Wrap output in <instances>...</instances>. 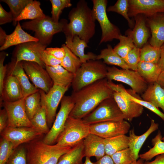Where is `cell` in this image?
Listing matches in <instances>:
<instances>
[{"label": "cell", "instance_id": "obj_1", "mask_svg": "<svg viewBox=\"0 0 164 164\" xmlns=\"http://www.w3.org/2000/svg\"><path fill=\"white\" fill-rule=\"evenodd\" d=\"M113 93L106 78L96 81L78 91H73L70 96L74 106L69 116L82 119L103 101L113 97Z\"/></svg>", "mask_w": 164, "mask_h": 164}, {"label": "cell", "instance_id": "obj_2", "mask_svg": "<svg viewBox=\"0 0 164 164\" xmlns=\"http://www.w3.org/2000/svg\"><path fill=\"white\" fill-rule=\"evenodd\" d=\"M68 18L70 22L66 24L63 32L66 37L77 36L87 44L95 33L96 20L87 2L79 1L70 12Z\"/></svg>", "mask_w": 164, "mask_h": 164}, {"label": "cell", "instance_id": "obj_3", "mask_svg": "<svg viewBox=\"0 0 164 164\" xmlns=\"http://www.w3.org/2000/svg\"><path fill=\"white\" fill-rule=\"evenodd\" d=\"M71 148L49 145L36 139L25 147L27 164H57L61 157Z\"/></svg>", "mask_w": 164, "mask_h": 164}, {"label": "cell", "instance_id": "obj_4", "mask_svg": "<svg viewBox=\"0 0 164 164\" xmlns=\"http://www.w3.org/2000/svg\"><path fill=\"white\" fill-rule=\"evenodd\" d=\"M67 23L65 19H62L56 22L49 16L24 22L22 28L35 32L34 37L43 44L47 46L51 42L53 36L63 32V28Z\"/></svg>", "mask_w": 164, "mask_h": 164}, {"label": "cell", "instance_id": "obj_5", "mask_svg": "<svg viewBox=\"0 0 164 164\" xmlns=\"http://www.w3.org/2000/svg\"><path fill=\"white\" fill-rule=\"evenodd\" d=\"M107 66L101 60H90L82 63L75 75L71 86L78 91L96 81L106 78Z\"/></svg>", "mask_w": 164, "mask_h": 164}, {"label": "cell", "instance_id": "obj_6", "mask_svg": "<svg viewBox=\"0 0 164 164\" xmlns=\"http://www.w3.org/2000/svg\"><path fill=\"white\" fill-rule=\"evenodd\" d=\"M90 133V125L84 123L82 119L69 116L56 144L62 147H72Z\"/></svg>", "mask_w": 164, "mask_h": 164}, {"label": "cell", "instance_id": "obj_7", "mask_svg": "<svg viewBox=\"0 0 164 164\" xmlns=\"http://www.w3.org/2000/svg\"><path fill=\"white\" fill-rule=\"evenodd\" d=\"M86 124L125 120V117L113 97L106 98L82 119Z\"/></svg>", "mask_w": 164, "mask_h": 164}, {"label": "cell", "instance_id": "obj_8", "mask_svg": "<svg viewBox=\"0 0 164 164\" xmlns=\"http://www.w3.org/2000/svg\"><path fill=\"white\" fill-rule=\"evenodd\" d=\"M92 9L96 20L99 22L102 31L99 45L103 43L118 39L121 35L119 28L109 20L106 13L107 0H93Z\"/></svg>", "mask_w": 164, "mask_h": 164}, {"label": "cell", "instance_id": "obj_9", "mask_svg": "<svg viewBox=\"0 0 164 164\" xmlns=\"http://www.w3.org/2000/svg\"><path fill=\"white\" fill-rule=\"evenodd\" d=\"M106 78L114 80L129 85L133 91L142 94L147 89L148 84L136 71L130 69H119L113 66L107 67Z\"/></svg>", "mask_w": 164, "mask_h": 164}, {"label": "cell", "instance_id": "obj_10", "mask_svg": "<svg viewBox=\"0 0 164 164\" xmlns=\"http://www.w3.org/2000/svg\"><path fill=\"white\" fill-rule=\"evenodd\" d=\"M60 109L49 133L43 140L45 143L53 145L63 131L66 120L74 106L71 97L64 96L61 101Z\"/></svg>", "mask_w": 164, "mask_h": 164}, {"label": "cell", "instance_id": "obj_11", "mask_svg": "<svg viewBox=\"0 0 164 164\" xmlns=\"http://www.w3.org/2000/svg\"><path fill=\"white\" fill-rule=\"evenodd\" d=\"M69 88L53 85L47 94L39 89L41 95V103L45 106L47 121L49 126H52L56 116L60 103Z\"/></svg>", "mask_w": 164, "mask_h": 164}, {"label": "cell", "instance_id": "obj_12", "mask_svg": "<svg viewBox=\"0 0 164 164\" xmlns=\"http://www.w3.org/2000/svg\"><path fill=\"white\" fill-rule=\"evenodd\" d=\"M24 69L33 85L47 93L53 85L46 70L37 63L22 61Z\"/></svg>", "mask_w": 164, "mask_h": 164}, {"label": "cell", "instance_id": "obj_13", "mask_svg": "<svg viewBox=\"0 0 164 164\" xmlns=\"http://www.w3.org/2000/svg\"><path fill=\"white\" fill-rule=\"evenodd\" d=\"M47 46L39 41L26 42L16 46L13 52V59L16 62H33L37 63L44 68L45 65L41 60L40 53Z\"/></svg>", "mask_w": 164, "mask_h": 164}, {"label": "cell", "instance_id": "obj_14", "mask_svg": "<svg viewBox=\"0 0 164 164\" xmlns=\"http://www.w3.org/2000/svg\"><path fill=\"white\" fill-rule=\"evenodd\" d=\"M25 98L12 102L2 104L8 117V127H33L26 111Z\"/></svg>", "mask_w": 164, "mask_h": 164}, {"label": "cell", "instance_id": "obj_15", "mask_svg": "<svg viewBox=\"0 0 164 164\" xmlns=\"http://www.w3.org/2000/svg\"><path fill=\"white\" fill-rule=\"evenodd\" d=\"M130 128V124L125 120L105 121L90 125V133L106 139L125 135Z\"/></svg>", "mask_w": 164, "mask_h": 164}, {"label": "cell", "instance_id": "obj_16", "mask_svg": "<svg viewBox=\"0 0 164 164\" xmlns=\"http://www.w3.org/2000/svg\"><path fill=\"white\" fill-rule=\"evenodd\" d=\"M0 134L2 137L12 142L16 148L23 143L37 139L43 134L33 127H7Z\"/></svg>", "mask_w": 164, "mask_h": 164}, {"label": "cell", "instance_id": "obj_17", "mask_svg": "<svg viewBox=\"0 0 164 164\" xmlns=\"http://www.w3.org/2000/svg\"><path fill=\"white\" fill-rule=\"evenodd\" d=\"M129 17L142 15L149 17L164 13V0H128Z\"/></svg>", "mask_w": 164, "mask_h": 164}, {"label": "cell", "instance_id": "obj_18", "mask_svg": "<svg viewBox=\"0 0 164 164\" xmlns=\"http://www.w3.org/2000/svg\"><path fill=\"white\" fill-rule=\"evenodd\" d=\"M113 97L125 117V120L132 121L142 114L143 107L134 101L122 92L113 91Z\"/></svg>", "mask_w": 164, "mask_h": 164}, {"label": "cell", "instance_id": "obj_19", "mask_svg": "<svg viewBox=\"0 0 164 164\" xmlns=\"http://www.w3.org/2000/svg\"><path fill=\"white\" fill-rule=\"evenodd\" d=\"M7 71L9 74L16 77L22 87L23 97L35 93L39 90L29 81L23 67L22 62H16L12 59L7 65Z\"/></svg>", "mask_w": 164, "mask_h": 164}, {"label": "cell", "instance_id": "obj_20", "mask_svg": "<svg viewBox=\"0 0 164 164\" xmlns=\"http://www.w3.org/2000/svg\"><path fill=\"white\" fill-rule=\"evenodd\" d=\"M146 20L151 33L150 44L160 48L164 44V13H158L146 17Z\"/></svg>", "mask_w": 164, "mask_h": 164}, {"label": "cell", "instance_id": "obj_21", "mask_svg": "<svg viewBox=\"0 0 164 164\" xmlns=\"http://www.w3.org/2000/svg\"><path fill=\"white\" fill-rule=\"evenodd\" d=\"M135 17V23L134 28L128 31V35L131 37L135 45L141 49L147 43L149 37V31L144 15H138Z\"/></svg>", "mask_w": 164, "mask_h": 164}, {"label": "cell", "instance_id": "obj_22", "mask_svg": "<svg viewBox=\"0 0 164 164\" xmlns=\"http://www.w3.org/2000/svg\"><path fill=\"white\" fill-rule=\"evenodd\" d=\"M159 124L152 119L151 125L147 131L140 135H135L133 129L129 131V148L130 150L131 156L134 161L138 160L139 157V153L144 143L152 132L158 129Z\"/></svg>", "mask_w": 164, "mask_h": 164}, {"label": "cell", "instance_id": "obj_23", "mask_svg": "<svg viewBox=\"0 0 164 164\" xmlns=\"http://www.w3.org/2000/svg\"><path fill=\"white\" fill-rule=\"evenodd\" d=\"M85 157H94L97 161L105 154L104 139L90 133L84 140Z\"/></svg>", "mask_w": 164, "mask_h": 164}, {"label": "cell", "instance_id": "obj_24", "mask_svg": "<svg viewBox=\"0 0 164 164\" xmlns=\"http://www.w3.org/2000/svg\"><path fill=\"white\" fill-rule=\"evenodd\" d=\"M23 97L22 89L18 79L9 74L5 80L2 101L3 100L5 102H14Z\"/></svg>", "mask_w": 164, "mask_h": 164}, {"label": "cell", "instance_id": "obj_25", "mask_svg": "<svg viewBox=\"0 0 164 164\" xmlns=\"http://www.w3.org/2000/svg\"><path fill=\"white\" fill-rule=\"evenodd\" d=\"M45 69L53 85L69 88L71 86L75 75L66 70L60 65L55 67L45 66Z\"/></svg>", "mask_w": 164, "mask_h": 164}, {"label": "cell", "instance_id": "obj_26", "mask_svg": "<svg viewBox=\"0 0 164 164\" xmlns=\"http://www.w3.org/2000/svg\"><path fill=\"white\" fill-rule=\"evenodd\" d=\"M66 46L80 60L82 63L90 60H96L97 55L92 52L85 54V49L88 46L87 44L77 36L73 38L66 37Z\"/></svg>", "mask_w": 164, "mask_h": 164}, {"label": "cell", "instance_id": "obj_27", "mask_svg": "<svg viewBox=\"0 0 164 164\" xmlns=\"http://www.w3.org/2000/svg\"><path fill=\"white\" fill-rule=\"evenodd\" d=\"M108 84L113 91L123 93L130 99L150 110L164 121V113L150 103L143 100L132 90L125 89L122 85L115 84L112 81H108Z\"/></svg>", "mask_w": 164, "mask_h": 164}, {"label": "cell", "instance_id": "obj_28", "mask_svg": "<svg viewBox=\"0 0 164 164\" xmlns=\"http://www.w3.org/2000/svg\"><path fill=\"white\" fill-rule=\"evenodd\" d=\"M37 41H39L37 39L22 29L18 22L13 32L11 34L7 35L5 43L0 47V50L3 51L13 46H17L29 42Z\"/></svg>", "mask_w": 164, "mask_h": 164}, {"label": "cell", "instance_id": "obj_29", "mask_svg": "<svg viewBox=\"0 0 164 164\" xmlns=\"http://www.w3.org/2000/svg\"><path fill=\"white\" fill-rule=\"evenodd\" d=\"M141 96L143 100L164 111V89L157 82L149 84Z\"/></svg>", "mask_w": 164, "mask_h": 164}, {"label": "cell", "instance_id": "obj_30", "mask_svg": "<svg viewBox=\"0 0 164 164\" xmlns=\"http://www.w3.org/2000/svg\"><path fill=\"white\" fill-rule=\"evenodd\" d=\"M148 84L157 82L162 72L157 64L140 61L136 71Z\"/></svg>", "mask_w": 164, "mask_h": 164}, {"label": "cell", "instance_id": "obj_31", "mask_svg": "<svg viewBox=\"0 0 164 164\" xmlns=\"http://www.w3.org/2000/svg\"><path fill=\"white\" fill-rule=\"evenodd\" d=\"M102 59L105 64L116 66L122 69H129L125 62L114 50L111 46L108 45L107 48L101 50L97 55L96 60Z\"/></svg>", "mask_w": 164, "mask_h": 164}, {"label": "cell", "instance_id": "obj_32", "mask_svg": "<svg viewBox=\"0 0 164 164\" xmlns=\"http://www.w3.org/2000/svg\"><path fill=\"white\" fill-rule=\"evenodd\" d=\"M84 157L83 140L63 155L57 164H82Z\"/></svg>", "mask_w": 164, "mask_h": 164}, {"label": "cell", "instance_id": "obj_33", "mask_svg": "<svg viewBox=\"0 0 164 164\" xmlns=\"http://www.w3.org/2000/svg\"><path fill=\"white\" fill-rule=\"evenodd\" d=\"M40 6V3L39 1L32 0L13 22L14 26H16L18 22L22 20H33L45 16L46 15L43 12Z\"/></svg>", "mask_w": 164, "mask_h": 164}, {"label": "cell", "instance_id": "obj_34", "mask_svg": "<svg viewBox=\"0 0 164 164\" xmlns=\"http://www.w3.org/2000/svg\"><path fill=\"white\" fill-rule=\"evenodd\" d=\"M105 154L111 156L115 152L129 147L128 136L121 135L104 139Z\"/></svg>", "mask_w": 164, "mask_h": 164}, {"label": "cell", "instance_id": "obj_35", "mask_svg": "<svg viewBox=\"0 0 164 164\" xmlns=\"http://www.w3.org/2000/svg\"><path fill=\"white\" fill-rule=\"evenodd\" d=\"M62 47L64 49L65 54L61 60L60 65L66 70L75 75L82 63L80 59L65 44H62Z\"/></svg>", "mask_w": 164, "mask_h": 164}, {"label": "cell", "instance_id": "obj_36", "mask_svg": "<svg viewBox=\"0 0 164 164\" xmlns=\"http://www.w3.org/2000/svg\"><path fill=\"white\" fill-rule=\"evenodd\" d=\"M162 138L161 132L159 131L156 136L152 140L153 147L139 155L140 159L148 161L158 155L164 154V141L162 140Z\"/></svg>", "mask_w": 164, "mask_h": 164}, {"label": "cell", "instance_id": "obj_37", "mask_svg": "<svg viewBox=\"0 0 164 164\" xmlns=\"http://www.w3.org/2000/svg\"><path fill=\"white\" fill-rule=\"evenodd\" d=\"M24 104L26 112L30 120L41 106V95L39 90L25 97Z\"/></svg>", "mask_w": 164, "mask_h": 164}, {"label": "cell", "instance_id": "obj_38", "mask_svg": "<svg viewBox=\"0 0 164 164\" xmlns=\"http://www.w3.org/2000/svg\"><path fill=\"white\" fill-rule=\"evenodd\" d=\"M30 120L33 126L43 134L46 135L49 132L50 129L47 121L45 108L43 104H41L40 109Z\"/></svg>", "mask_w": 164, "mask_h": 164}, {"label": "cell", "instance_id": "obj_39", "mask_svg": "<svg viewBox=\"0 0 164 164\" xmlns=\"http://www.w3.org/2000/svg\"><path fill=\"white\" fill-rule=\"evenodd\" d=\"M160 48L146 44L141 49L140 61L157 64L160 59Z\"/></svg>", "mask_w": 164, "mask_h": 164}, {"label": "cell", "instance_id": "obj_40", "mask_svg": "<svg viewBox=\"0 0 164 164\" xmlns=\"http://www.w3.org/2000/svg\"><path fill=\"white\" fill-rule=\"evenodd\" d=\"M119 43L113 48L115 52L124 60L129 52L135 46L129 36L121 35Z\"/></svg>", "mask_w": 164, "mask_h": 164}, {"label": "cell", "instance_id": "obj_41", "mask_svg": "<svg viewBox=\"0 0 164 164\" xmlns=\"http://www.w3.org/2000/svg\"><path fill=\"white\" fill-rule=\"evenodd\" d=\"M128 9V0H118L114 5L108 7L107 11L114 12L121 15L127 20L129 26L132 28L135 25L129 16Z\"/></svg>", "mask_w": 164, "mask_h": 164}, {"label": "cell", "instance_id": "obj_42", "mask_svg": "<svg viewBox=\"0 0 164 164\" xmlns=\"http://www.w3.org/2000/svg\"><path fill=\"white\" fill-rule=\"evenodd\" d=\"M32 0H2L0 1L6 3L10 9L15 20L20 15L26 5Z\"/></svg>", "mask_w": 164, "mask_h": 164}, {"label": "cell", "instance_id": "obj_43", "mask_svg": "<svg viewBox=\"0 0 164 164\" xmlns=\"http://www.w3.org/2000/svg\"><path fill=\"white\" fill-rule=\"evenodd\" d=\"M10 141L2 137L0 140V164H5L16 149Z\"/></svg>", "mask_w": 164, "mask_h": 164}, {"label": "cell", "instance_id": "obj_44", "mask_svg": "<svg viewBox=\"0 0 164 164\" xmlns=\"http://www.w3.org/2000/svg\"><path fill=\"white\" fill-rule=\"evenodd\" d=\"M52 5V18L56 22H58L60 15L63 9L71 6L70 0H50Z\"/></svg>", "mask_w": 164, "mask_h": 164}, {"label": "cell", "instance_id": "obj_45", "mask_svg": "<svg viewBox=\"0 0 164 164\" xmlns=\"http://www.w3.org/2000/svg\"><path fill=\"white\" fill-rule=\"evenodd\" d=\"M141 49L135 46L128 54L124 61L129 69L136 71L137 67L140 61Z\"/></svg>", "mask_w": 164, "mask_h": 164}, {"label": "cell", "instance_id": "obj_46", "mask_svg": "<svg viewBox=\"0 0 164 164\" xmlns=\"http://www.w3.org/2000/svg\"><path fill=\"white\" fill-rule=\"evenodd\" d=\"M5 164H27L25 147L19 146L16 148Z\"/></svg>", "mask_w": 164, "mask_h": 164}, {"label": "cell", "instance_id": "obj_47", "mask_svg": "<svg viewBox=\"0 0 164 164\" xmlns=\"http://www.w3.org/2000/svg\"><path fill=\"white\" fill-rule=\"evenodd\" d=\"M111 157L115 164H131L133 162L129 148L115 152Z\"/></svg>", "mask_w": 164, "mask_h": 164}, {"label": "cell", "instance_id": "obj_48", "mask_svg": "<svg viewBox=\"0 0 164 164\" xmlns=\"http://www.w3.org/2000/svg\"><path fill=\"white\" fill-rule=\"evenodd\" d=\"M6 56L5 52H1L0 54V94L2 97L5 78L7 71V64L4 65V61Z\"/></svg>", "mask_w": 164, "mask_h": 164}, {"label": "cell", "instance_id": "obj_49", "mask_svg": "<svg viewBox=\"0 0 164 164\" xmlns=\"http://www.w3.org/2000/svg\"><path fill=\"white\" fill-rule=\"evenodd\" d=\"M40 57L41 60L45 66L55 67L60 65L61 63V60L48 53L45 50L41 51Z\"/></svg>", "mask_w": 164, "mask_h": 164}, {"label": "cell", "instance_id": "obj_50", "mask_svg": "<svg viewBox=\"0 0 164 164\" xmlns=\"http://www.w3.org/2000/svg\"><path fill=\"white\" fill-rule=\"evenodd\" d=\"M45 50L56 58L61 60H63L65 54L64 49L62 47L60 48H46Z\"/></svg>", "mask_w": 164, "mask_h": 164}, {"label": "cell", "instance_id": "obj_51", "mask_svg": "<svg viewBox=\"0 0 164 164\" xmlns=\"http://www.w3.org/2000/svg\"><path fill=\"white\" fill-rule=\"evenodd\" d=\"M14 19L11 13L6 11L0 4V24L1 25L13 21Z\"/></svg>", "mask_w": 164, "mask_h": 164}, {"label": "cell", "instance_id": "obj_52", "mask_svg": "<svg viewBox=\"0 0 164 164\" xmlns=\"http://www.w3.org/2000/svg\"><path fill=\"white\" fill-rule=\"evenodd\" d=\"M8 117L5 108L0 111V133L4 130L8 125Z\"/></svg>", "mask_w": 164, "mask_h": 164}, {"label": "cell", "instance_id": "obj_53", "mask_svg": "<svg viewBox=\"0 0 164 164\" xmlns=\"http://www.w3.org/2000/svg\"><path fill=\"white\" fill-rule=\"evenodd\" d=\"M95 164H115L111 156L105 155L94 162Z\"/></svg>", "mask_w": 164, "mask_h": 164}, {"label": "cell", "instance_id": "obj_54", "mask_svg": "<svg viewBox=\"0 0 164 164\" xmlns=\"http://www.w3.org/2000/svg\"><path fill=\"white\" fill-rule=\"evenodd\" d=\"M144 164H164V154L156 156L154 160L146 161L144 162Z\"/></svg>", "mask_w": 164, "mask_h": 164}, {"label": "cell", "instance_id": "obj_55", "mask_svg": "<svg viewBox=\"0 0 164 164\" xmlns=\"http://www.w3.org/2000/svg\"><path fill=\"white\" fill-rule=\"evenodd\" d=\"M161 50L160 59L157 64L162 71L164 70V44L160 47Z\"/></svg>", "mask_w": 164, "mask_h": 164}, {"label": "cell", "instance_id": "obj_56", "mask_svg": "<svg viewBox=\"0 0 164 164\" xmlns=\"http://www.w3.org/2000/svg\"><path fill=\"white\" fill-rule=\"evenodd\" d=\"M7 35L2 29L0 28V45L1 46L3 45L5 43Z\"/></svg>", "mask_w": 164, "mask_h": 164}, {"label": "cell", "instance_id": "obj_57", "mask_svg": "<svg viewBox=\"0 0 164 164\" xmlns=\"http://www.w3.org/2000/svg\"><path fill=\"white\" fill-rule=\"evenodd\" d=\"M157 82L164 89V70L160 73Z\"/></svg>", "mask_w": 164, "mask_h": 164}, {"label": "cell", "instance_id": "obj_58", "mask_svg": "<svg viewBox=\"0 0 164 164\" xmlns=\"http://www.w3.org/2000/svg\"><path fill=\"white\" fill-rule=\"evenodd\" d=\"M131 164H144V160L141 159L133 162Z\"/></svg>", "mask_w": 164, "mask_h": 164}, {"label": "cell", "instance_id": "obj_59", "mask_svg": "<svg viewBox=\"0 0 164 164\" xmlns=\"http://www.w3.org/2000/svg\"><path fill=\"white\" fill-rule=\"evenodd\" d=\"M85 161L82 164H95L94 163H93L91 160L90 158L88 157H85Z\"/></svg>", "mask_w": 164, "mask_h": 164}, {"label": "cell", "instance_id": "obj_60", "mask_svg": "<svg viewBox=\"0 0 164 164\" xmlns=\"http://www.w3.org/2000/svg\"><path fill=\"white\" fill-rule=\"evenodd\" d=\"M162 141H164V136L162 137Z\"/></svg>", "mask_w": 164, "mask_h": 164}]
</instances>
